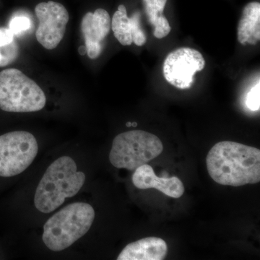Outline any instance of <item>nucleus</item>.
Here are the masks:
<instances>
[{"label": "nucleus", "instance_id": "nucleus-1", "mask_svg": "<svg viewBox=\"0 0 260 260\" xmlns=\"http://www.w3.org/2000/svg\"><path fill=\"white\" fill-rule=\"evenodd\" d=\"M210 177L224 186H242L260 181V150L237 142L222 141L206 158Z\"/></svg>", "mask_w": 260, "mask_h": 260}, {"label": "nucleus", "instance_id": "nucleus-2", "mask_svg": "<svg viewBox=\"0 0 260 260\" xmlns=\"http://www.w3.org/2000/svg\"><path fill=\"white\" fill-rule=\"evenodd\" d=\"M83 172H78L73 158L63 156L52 162L37 186L34 204L39 211L49 213L57 209L67 198H73L83 187Z\"/></svg>", "mask_w": 260, "mask_h": 260}, {"label": "nucleus", "instance_id": "nucleus-3", "mask_svg": "<svg viewBox=\"0 0 260 260\" xmlns=\"http://www.w3.org/2000/svg\"><path fill=\"white\" fill-rule=\"evenodd\" d=\"M94 219L95 211L88 203L68 205L47 220L43 242L51 251L64 250L90 230Z\"/></svg>", "mask_w": 260, "mask_h": 260}, {"label": "nucleus", "instance_id": "nucleus-4", "mask_svg": "<svg viewBox=\"0 0 260 260\" xmlns=\"http://www.w3.org/2000/svg\"><path fill=\"white\" fill-rule=\"evenodd\" d=\"M46 102L42 89L23 72L13 68L0 72V109L14 113L39 112Z\"/></svg>", "mask_w": 260, "mask_h": 260}, {"label": "nucleus", "instance_id": "nucleus-5", "mask_svg": "<svg viewBox=\"0 0 260 260\" xmlns=\"http://www.w3.org/2000/svg\"><path fill=\"white\" fill-rule=\"evenodd\" d=\"M164 145L156 135L143 130L121 133L113 140L109 160L117 169L135 171L161 154Z\"/></svg>", "mask_w": 260, "mask_h": 260}, {"label": "nucleus", "instance_id": "nucleus-6", "mask_svg": "<svg viewBox=\"0 0 260 260\" xmlns=\"http://www.w3.org/2000/svg\"><path fill=\"white\" fill-rule=\"evenodd\" d=\"M35 137L28 132L0 135V177H12L28 169L38 153Z\"/></svg>", "mask_w": 260, "mask_h": 260}, {"label": "nucleus", "instance_id": "nucleus-7", "mask_svg": "<svg viewBox=\"0 0 260 260\" xmlns=\"http://www.w3.org/2000/svg\"><path fill=\"white\" fill-rule=\"evenodd\" d=\"M205 67V60L200 51L181 47L168 54L162 73L168 83L180 90H186L192 86L195 73L202 71Z\"/></svg>", "mask_w": 260, "mask_h": 260}, {"label": "nucleus", "instance_id": "nucleus-8", "mask_svg": "<svg viewBox=\"0 0 260 260\" xmlns=\"http://www.w3.org/2000/svg\"><path fill=\"white\" fill-rule=\"evenodd\" d=\"M35 13L39 21L36 31L38 42L48 50L55 49L64 38L69 13L64 5L49 1L38 4Z\"/></svg>", "mask_w": 260, "mask_h": 260}, {"label": "nucleus", "instance_id": "nucleus-9", "mask_svg": "<svg viewBox=\"0 0 260 260\" xmlns=\"http://www.w3.org/2000/svg\"><path fill=\"white\" fill-rule=\"evenodd\" d=\"M112 26L110 15L107 10L99 8L94 13H86L81 21V31L85 39V49L90 59L102 54L104 40Z\"/></svg>", "mask_w": 260, "mask_h": 260}, {"label": "nucleus", "instance_id": "nucleus-10", "mask_svg": "<svg viewBox=\"0 0 260 260\" xmlns=\"http://www.w3.org/2000/svg\"><path fill=\"white\" fill-rule=\"evenodd\" d=\"M141 15L137 12L127 16L125 6L123 5L118 7L112 20V28L114 37L123 46H130L133 43L138 47L145 45L147 42L146 34L142 26Z\"/></svg>", "mask_w": 260, "mask_h": 260}, {"label": "nucleus", "instance_id": "nucleus-11", "mask_svg": "<svg viewBox=\"0 0 260 260\" xmlns=\"http://www.w3.org/2000/svg\"><path fill=\"white\" fill-rule=\"evenodd\" d=\"M133 182L138 189H156L173 198H180L184 193V184L179 178L157 177L153 168L147 164L135 171Z\"/></svg>", "mask_w": 260, "mask_h": 260}, {"label": "nucleus", "instance_id": "nucleus-12", "mask_svg": "<svg viewBox=\"0 0 260 260\" xmlns=\"http://www.w3.org/2000/svg\"><path fill=\"white\" fill-rule=\"evenodd\" d=\"M167 244L164 239L147 237L126 245L117 259L162 260L167 256Z\"/></svg>", "mask_w": 260, "mask_h": 260}, {"label": "nucleus", "instance_id": "nucleus-13", "mask_svg": "<svg viewBox=\"0 0 260 260\" xmlns=\"http://www.w3.org/2000/svg\"><path fill=\"white\" fill-rule=\"evenodd\" d=\"M238 41L242 45H256L260 40V3L252 2L244 7L238 25Z\"/></svg>", "mask_w": 260, "mask_h": 260}, {"label": "nucleus", "instance_id": "nucleus-14", "mask_svg": "<svg viewBox=\"0 0 260 260\" xmlns=\"http://www.w3.org/2000/svg\"><path fill=\"white\" fill-rule=\"evenodd\" d=\"M167 0H143L148 23L153 27V35L157 39L167 37L171 32L170 24L164 15Z\"/></svg>", "mask_w": 260, "mask_h": 260}, {"label": "nucleus", "instance_id": "nucleus-15", "mask_svg": "<svg viewBox=\"0 0 260 260\" xmlns=\"http://www.w3.org/2000/svg\"><path fill=\"white\" fill-rule=\"evenodd\" d=\"M19 55V47L15 40L10 44L0 46V67H5L16 60Z\"/></svg>", "mask_w": 260, "mask_h": 260}, {"label": "nucleus", "instance_id": "nucleus-16", "mask_svg": "<svg viewBox=\"0 0 260 260\" xmlns=\"http://www.w3.org/2000/svg\"><path fill=\"white\" fill-rule=\"evenodd\" d=\"M30 25V19L25 16H17L10 20L9 28L14 35H19L29 30Z\"/></svg>", "mask_w": 260, "mask_h": 260}, {"label": "nucleus", "instance_id": "nucleus-17", "mask_svg": "<svg viewBox=\"0 0 260 260\" xmlns=\"http://www.w3.org/2000/svg\"><path fill=\"white\" fill-rule=\"evenodd\" d=\"M246 107L253 112L259 110L260 108V83L256 84L248 93L246 99Z\"/></svg>", "mask_w": 260, "mask_h": 260}, {"label": "nucleus", "instance_id": "nucleus-18", "mask_svg": "<svg viewBox=\"0 0 260 260\" xmlns=\"http://www.w3.org/2000/svg\"><path fill=\"white\" fill-rule=\"evenodd\" d=\"M14 34L10 28H0V46L6 45L14 41Z\"/></svg>", "mask_w": 260, "mask_h": 260}, {"label": "nucleus", "instance_id": "nucleus-19", "mask_svg": "<svg viewBox=\"0 0 260 260\" xmlns=\"http://www.w3.org/2000/svg\"><path fill=\"white\" fill-rule=\"evenodd\" d=\"M137 125H138V124L136 122L132 123V126H136Z\"/></svg>", "mask_w": 260, "mask_h": 260}, {"label": "nucleus", "instance_id": "nucleus-20", "mask_svg": "<svg viewBox=\"0 0 260 260\" xmlns=\"http://www.w3.org/2000/svg\"><path fill=\"white\" fill-rule=\"evenodd\" d=\"M126 126H132V123L131 122L126 123Z\"/></svg>", "mask_w": 260, "mask_h": 260}]
</instances>
